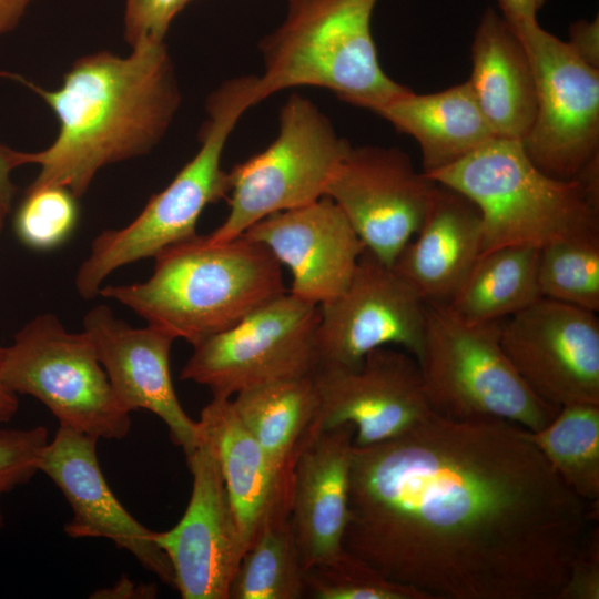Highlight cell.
I'll return each mask as SVG.
<instances>
[{
  "instance_id": "obj_1",
  "label": "cell",
  "mask_w": 599,
  "mask_h": 599,
  "mask_svg": "<svg viewBox=\"0 0 599 599\" xmlns=\"http://www.w3.org/2000/svg\"><path fill=\"white\" fill-rule=\"evenodd\" d=\"M598 505L527 429L433 413L354 446L343 548L426 599H558Z\"/></svg>"
},
{
  "instance_id": "obj_2",
  "label": "cell",
  "mask_w": 599,
  "mask_h": 599,
  "mask_svg": "<svg viewBox=\"0 0 599 599\" xmlns=\"http://www.w3.org/2000/svg\"><path fill=\"white\" fill-rule=\"evenodd\" d=\"M0 77L37 93L59 122L50 146L18 153L20 165L40 166L30 185L65 186L78 199L102 167L158 145L181 104L165 42L133 48L126 57L99 51L78 58L54 90L11 72Z\"/></svg>"
},
{
  "instance_id": "obj_3",
  "label": "cell",
  "mask_w": 599,
  "mask_h": 599,
  "mask_svg": "<svg viewBox=\"0 0 599 599\" xmlns=\"http://www.w3.org/2000/svg\"><path fill=\"white\" fill-rule=\"evenodd\" d=\"M154 260L146 281L106 285L99 295L193 346L286 292L282 265L244 235L213 243L196 234L165 247Z\"/></svg>"
},
{
  "instance_id": "obj_4",
  "label": "cell",
  "mask_w": 599,
  "mask_h": 599,
  "mask_svg": "<svg viewBox=\"0 0 599 599\" xmlns=\"http://www.w3.org/2000/svg\"><path fill=\"white\" fill-rule=\"evenodd\" d=\"M426 174V173H425ZM478 207L481 255L508 246L599 238V200L577 179L541 172L519 140L494 138L458 162L426 174Z\"/></svg>"
},
{
  "instance_id": "obj_5",
  "label": "cell",
  "mask_w": 599,
  "mask_h": 599,
  "mask_svg": "<svg viewBox=\"0 0 599 599\" xmlns=\"http://www.w3.org/2000/svg\"><path fill=\"white\" fill-rule=\"evenodd\" d=\"M377 1L288 0L282 24L258 44L257 103L288 88L318 87L375 112L408 92L378 61L370 28Z\"/></svg>"
},
{
  "instance_id": "obj_6",
  "label": "cell",
  "mask_w": 599,
  "mask_h": 599,
  "mask_svg": "<svg viewBox=\"0 0 599 599\" xmlns=\"http://www.w3.org/2000/svg\"><path fill=\"white\" fill-rule=\"evenodd\" d=\"M255 82L253 75L234 78L210 94L199 151L164 190L150 197L130 224L104 230L95 236L74 280L81 297H97L103 281L115 270L154 257L165 247L196 235L204 209L230 193L229 172L221 166L222 155L241 115L257 104Z\"/></svg>"
},
{
  "instance_id": "obj_7",
  "label": "cell",
  "mask_w": 599,
  "mask_h": 599,
  "mask_svg": "<svg viewBox=\"0 0 599 599\" xmlns=\"http://www.w3.org/2000/svg\"><path fill=\"white\" fill-rule=\"evenodd\" d=\"M500 322L468 323L446 305L426 303L417 361L433 413L459 420L499 419L537 432L559 407L522 380L500 344Z\"/></svg>"
},
{
  "instance_id": "obj_8",
  "label": "cell",
  "mask_w": 599,
  "mask_h": 599,
  "mask_svg": "<svg viewBox=\"0 0 599 599\" xmlns=\"http://www.w3.org/2000/svg\"><path fill=\"white\" fill-rule=\"evenodd\" d=\"M351 148L312 100L290 95L280 111L275 140L229 172V213L206 238L213 243L233 240L268 215L325 196Z\"/></svg>"
},
{
  "instance_id": "obj_9",
  "label": "cell",
  "mask_w": 599,
  "mask_h": 599,
  "mask_svg": "<svg viewBox=\"0 0 599 599\" xmlns=\"http://www.w3.org/2000/svg\"><path fill=\"white\" fill-rule=\"evenodd\" d=\"M0 380L41 402L60 426L98 439H122L130 432V412L118 400L89 336L67 331L53 314L37 316L11 345L0 347Z\"/></svg>"
},
{
  "instance_id": "obj_10",
  "label": "cell",
  "mask_w": 599,
  "mask_h": 599,
  "mask_svg": "<svg viewBox=\"0 0 599 599\" xmlns=\"http://www.w3.org/2000/svg\"><path fill=\"white\" fill-rule=\"evenodd\" d=\"M319 318V305L285 292L193 346L180 379L230 398L253 386L311 376L318 365Z\"/></svg>"
},
{
  "instance_id": "obj_11",
  "label": "cell",
  "mask_w": 599,
  "mask_h": 599,
  "mask_svg": "<svg viewBox=\"0 0 599 599\" xmlns=\"http://www.w3.org/2000/svg\"><path fill=\"white\" fill-rule=\"evenodd\" d=\"M511 29L528 53L537 91L535 120L520 143L541 172L573 180L599 159V69L538 21Z\"/></svg>"
},
{
  "instance_id": "obj_12",
  "label": "cell",
  "mask_w": 599,
  "mask_h": 599,
  "mask_svg": "<svg viewBox=\"0 0 599 599\" xmlns=\"http://www.w3.org/2000/svg\"><path fill=\"white\" fill-rule=\"evenodd\" d=\"M437 182L395 146H352L325 191L365 247L393 266L419 231Z\"/></svg>"
},
{
  "instance_id": "obj_13",
  "label": "cell",
  "mask_w": 599,
  "mask_h": 599,
  "mask_svg": "<svg viewBox=\"0 0 599 599\" xmlns=\"http://www.w3.org/2000/svg\"><path fill=\"white\" fill-rule=\"evenodd\" d=\"M500 344L542 400L599 405V319L595 312L541 297L500 322Z\"/></svg>"
},
{
  "instance_id": "obj_14",
  "label": "cell",
  "mask_w": 599,
  "mask_h": 599,
  "mask_svg": "<svg viewBox=\"0 0 599 599\" xmlns=\"http://www.w3.org/2000/svg\"><path fill=\"white\" fill-rule=\"evenodd\" d=\"M425 306L392 266L365 247L345 291L319 305L318 365L357 367L370 351L390 344L418 361Z\"/></svg>"
},
{
  "instance_id": "obj_15",
  "label": "cell",
  "mask_w": 599,
  "mask_h": 599,
  "mask_svg": "<svg viewBox=\"0 0 599 599\" xmlns=\"http://www.w3.org/2000/svg\"><path fill=\"white\" fill-rule=\"evenodd\" d=\"M315 430L344 424L355 428L354 446L393 439L430 414L416 358L386 346L370 351L357 367L318 365Z\"/></svg>"
},
{
  "instance_id": "obj_16",
  "label": "cell",
  "mask_w": 599,
  "mask_h": 599,
  "mask_svg": "<svg viewBox=\"0 0 599 599\" xmlns=\"http://www.w3.org/2000/svg\"><path fill=\"white\" fill-rule=\"evenodd\" d=\"M192 493L180 521L154 540L166 555L183 599H229L245 546L214 454L200 439L186 456Z\"/></svg>"
},
{
  "instance_id": "obj_17",
  "label": "cell",
  "mask_w": 599,
  "mask_h": 599,
  "mask_svg": "<svg viewBox=\"0 0 599 599\" xmlns=\"http://www.w3.org/2000/svg\"><path fill=\"white\" fill-rule=\"evenodd\" d=\"M89 336L120 404L128 410L144 409L161 418L174 445L185 456L200 444V426L183 409L176 396L170 352L174 337L148 324L133 327L100 304L83 317Z\"/></svg>"
},
{
  "instance_id": "obj_18",
  "label": "cell",
  "mask_w": 599,
  "mask_h": 599,
  "mask_svg": "<svg viewBox=\"0 0 599 599\" xmlns=\"http://www.w3.org/2000/svg\"><path fill=\"white\" fill-rule=\"evenodd\" d=\"M97 441L88 434L59 426L39 460V471L57 485L72 509L65 534L111 540L174 588L172 566L155 542L154 531L132 517L109 487L99 465Z\"/></svg>"
},
{
  "instance_id": "obj_19",
  "label": "cell",
  "mask_w": 599,
  "mask_h": 599,
  "mask_svg": "<svg viewBox=\"0 0 599 599\" xmlns=\"http://www.w3.org/2000/svg\"><path fill=\"white\" fill-rule=\"evenodd\" d=\"M242 235L264 245L292 274L290 293L321 305L347 287L365 245L328 196L268 215Z\"/></svg>"
},
{
  "instance_id": "obj_20",
  "label": "cell",
  "mask_w": 599,
  "mask_h": 599,
  "mask_svg": "<svg viewBox=\"0 0 599 599\" xmlns=\"http://www.w3.org/2000/svg\"><path fill=\"white\" fill-rule=\"evenodd\" d=\"M354 434L351 424L311 428L296 457L291 525L305 570L345 552Z\"/></svg>"
},
{
  "instance_id": "obj_21",
  "label": "cell",
  "mask_w": 599,
  "mask_h": 599,
  "mask_svg": "<svg viewBox=\"0 0 599 599\" xmlns=\"http://www.w3.org/2000/svg\"><path fill=\"white\" fill-rule=\"evenodd\" d=\"M481 215L460 192L437 183L424 222L394 271L425 303L446 305L480 256Z\"/></svg>"
},
{
  "instance_id": "obj_22",
  "label": "cell",
  "mask_w": 599,
  "mask_h": 599,
  "mask_svg": "<svg viewBox=\"0 0 599 599\" xmlns=\"http://www.w3.org/2000/svg\"><path fill=\"white\" fill-rule=\"evenodd\" d=\"M468 83L496 138L521 141L537 109L534 70L518 34L488 8L471 43Z\"/></svg>"
},
{
  "instance_id": "obj_23",
  "label": "cell",
  "mask_w": 599,
  "mask_h": 599,
  "mask_svg": "<svg viewBox=\"0 0 599 599\" xmlns=\"http://www.w3.org/2000/svg\"><path fill=\"white\" fill-rule=\"evenodd\" d=\"M197 422L200 438L219 464L246 550L274 504L291 501L292 496L280 491L262 448L230 398L213 397Z\"/></svg>"
},
{
  "instance_id": "obj_24",
  "label": "cell",
  "mask_w": 599,
  "mask_h": 599,
  "mask_svg": "<svg viewBox=\"0 0 599 599\" xmlns=\"http://www.w3.org/2000/svg\"><path fill=\"white\" fill-rule=\"evenodd\" d=\"M374 113L416 140L426 174L458 162L496 138L468 81L434 93L409 90Z\"/></svg>"
},
{
  "instance_id": "obj_25",
  "label": "cell",
  "mask_w": 599,
  "mask_h": 599,
  "mask_svg": "<svg viewBox=\"0 0 599 599\" xmlns=\"http://www.w3.org/2000/svg\"><path fill=\"white\" fill-rule=\"evenodd\" d=\"M235 395L233 407L262 448L280 491L292 496L295 460L318 409L313 375L253 386Z\"/></svg>"
},
{
  "instance_id": "obj_26",
  "label": "cell",
  "mask_w": 599,
  "mask_h": 599,
  "mask_svg": "<svg viewBox=\"0 0 599 599\" xmlns=\"http://www.w3.org/2000/svg\"><path fill=\"white\" fill-rule=\"evenodd\" d=\"M539 250L508 246L479 256L446 306L473 324L501 322L541 298Z\"/></svg>"
},
{
  "instance_id": "obj_27",
  "label": "cell",
  "mask_w": 599,
  "mask_h": 599,
  "mask_svg": "<svg viewBox=\"0 0 599 599\" xmlns=\"http://www.w3.org/2000/svg\"><path fill=\"white\" fill-rule=\"evenodd\" d=\"M305 598V568L291 525V505L272 507L245 550L229 599Z\"/></svg>"
},
{
  "instance_id": "obj_28",
  "label": "cell",
  "mask_w": 599,
  "mask_h": 599,
  "mask_svg": "<svg viewBox=\"0 0 599 599\" xmlns=\"http://www.w3.org/2000/svg\"><path fill=\"white\" fill-rule=\"evenodd\" d=\"M528 437L561 480L580 498L599 502V405L561 406Z\"/></svg>"
},
{
  "instance_id": "obj_29",
  "label": "cell",
  "mask_w": 599,
  "mask_h": 599,
  "mask_svg": "<svg viewBox=\"0 0 599 599\" xmlns=\"http://www.w3.org/2000/svg\"><path fill=\"white\" fill-rule=\"evenodd\" d=\"M538 285L542 297L599 311V238L559 242L539 250Z\"/></svg>"
},
{
  "instance_id": "obj_30",
  "label": "cell",
  "mask_w": 599,
  "mask_h": 599,
  "mask_svg": "<svg viewBox=\"0 0 599 599\" xmlns=\"http://www.w3.org/2000/svg\"><path fill=\"white\" fill-rule=\"evenodd\" d=\"M305 598L426 599L419 591L387 579L347 551L305 570Z\"/></svg>"
},
{
  "instance_id": "obj_31",
  "label": "cell",
  "mask_w": 599,
  "mask_h": 599,
  "mask_svg": "<svg viewBox=\"0 0 599 599\" xmlns=\"http://www.w3.org/2000/svg\"><path fill=\"white\" fill-rule=\"evenodd\" d=\"M77 200L65 186L29 185L13 217V231L19 241L37 251L61 245L75 229Z\"/></svg>"
},
{
  "instance_id": "obj_32",
  "label": "cell",
  "mask_w": 599,
  "mask_h": 599,
  "mask_svg": "<svg viewBox=\"0 0 599 599\" xmlns=\"http://www.w3.org/2000/svg\"><path fill=\"white\" fill-rule=\"evenodd\" d=\"M43 426L29 429H0V491L7 493L29 481L39 471L48 445Z\"/></svg>"
},
{
  "instance_id": "obj_33",
  "label": "cell",
  "mask_w": 599,
  "mask_h": 599,
  "mask_svg": "<svg viewBox=\"0 0 599 599\" xmlns=\"http://www.w3.org/2000/svg\"><path fill=\"white\" fill-rule=\"evenodd\" d=\"M192 0H125L124 40L131 49L164 42L174 18Z\"/></svg>"
},
{
  "instance_id": "obj_34",
  "label": "cell",
  "mask_w": 599,
  "mask_h": 599,
  "mask_svg": "<svg viewBox=\"0 0 599 599\" xmlns=\"http://www.w3.org/2000/svg\"><path fill=\"white\" fill-rule=\"evenodd\" d=\"M558 599H599V527L592 525L570 565Z\"/></svg>"
},
{
  "instance_id": "obj_35",
  "label": "cell",
  "mask_w": 599,
  "mask_h": 599,
  "mask_svg": "<svg viewBox=\"0 0 599 599\" xmlns=\"http://www.w3.org/2000/svg\"><path fill=\"white\" fill-rule=\"evenodd\" d=\"M576 54L589 65L599 69V21L578 20L569 27L567 41Z\"/></svg>"
},
{
  "instance_id": "obj_36",
  "label": "cell",
  "mask_w": 599,
  "mask_h": 599,
  "mask_svg": "<svg viewBox=\"0 0 599 599\" xmlns=\"http://www.w3.org/2000/svg\"><path fill=\"white\" fill-rule=\"evenodd\" d=\"M18 153L19 151L0 143V209L8 213L17 193V186L11 180V172L20 166Z\"/></svg>"
},
{
  "instance_id": "obj_37",
  "label": "cell",
  "mask_w": 599,
  "mask_h": 599,
  "mask_svg": "<svg viewBox=\"0 0 599 599\" xmlns=\"http://www.w3.org/2000/svg\"><path fill=\"white\" fill-rule=\"evenodd\" d=\"M546 0H497L501 17L510 27L537 21V12Z\"/></svg>"
},
{
  "instance_id": "obj_38",
  "label": "cell",
  "mask_w": 599,
  "mask_h": 599,
  "mask_svg": "<svg viewBox=\"0 0 599 599\" xmlns=\"http://www.w3.org/2000/svg\"><path fill=\"white\" fill-rule=\"evenodd\" d=\"M35 0H0V38L13 31Z\"/></svg>"
},
{
  "instance_id": "obj_39",
  "label": "cell",
  "mask_w": 599,
  "mask_h": 599,
  "mask_svg": "<svg viewBox=\"0 0 599 599\" xmlns=\"http://www.w3.org/2000/svg\"><path fill=\"white\" fill-rule=\"evenodd\" d=\"M156 596V589L150 585L136 586L128 579H121L113 588L99 590L94 598H151Z\"/></svg>"
},
{
  "instance_id": "obj_40",
  "label": "cell",
  "mask_w": 599,
  "mask_h": 599,
  "mask_svg": "<svg viewBox=\"0 0 599 599\" xmlns=\"http://www.w3.org/2000/svg\"><path fill=\"white\" fill-rule=\"evenodd\" d=\"M19 407L18 395L7 388L0 380V422L7 423L13 418Z\"/></svg>"
},
{
  "instance_id": "obj_41",
  "label": "cell",
  "mask_w": 599,
  "mask_h": 599,
  "mask_svg": "<svg viewBox=\"0 0 599 599\" xmlns=\"http://www.w3.org/2000/svg\"><path fill=\"white\" fill-rule=\"evenodd\" d=\"M7 214H8V212H6L4 210L0 209V231H1L2 227H3V223H4V220H6Z\"/></svg>"
},
{
  "instance_id": "obj_42",
  "label": "cell",
  "mask_w": 599,
  "mask_h": 599,
  "mask_svg": "<svg viewBox=\"0 0 599 599\" xmlns=\"http://www.w3.org/2000/svg\"><path fill=\"white\" fill-rule=\"evenodd\" d=\"M2 495V493L0 491V496ZM4 526V518H3V514H2V510H1V507H0V530L2 529V527Z\"/></svg>"
}]
</instances>
